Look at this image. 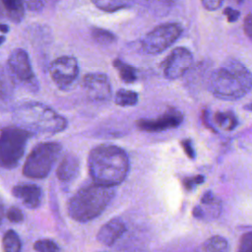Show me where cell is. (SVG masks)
Wrapping results in <instances>:
<instances>
[{
  "instance_id": "cell-19",
  "label": "cell",
  "mask_w": 252,
  "mask_h": 252,
  "mask_svg": "<svg viewBox=\"0 0 252 252\" xmlns=\"http://www.w3.org/2000/svg\"><path fill=\"white\" fill-rule=\"evenodd\" d=\"M214 120L219 126L228 131L233 130L238 125V120L232 111H218L214 115Z\"/></svg>"
},
{
  "instance_id": "cell-26",
  "label": "cell",
  "mask_w": 252,
  "mask_h": 252,
  "mask_svg": "<svg viewBox=\"0 0 252 252\" xmlns=\"http://www.w3.org/2000/svg\"><path fill=\"white\" fill-rule=\"evenodd\" d=\"M205 180L204 175H195V176H190V177H185L182 179V184L186 190H193L197 185L203 183Z\"/></svg>"
},
{
  "instance_id": "cell-10",
  "label": "cell",
  "mask_w": 252,
  "mask_h": 252,
  "mask_svg": "<svg viewBox=\"0 0 252 252\" xmlns=\"http://www.w3.org/2000/svg\"><path fill=\"white\" fill-rule=\"evenodd\" d=\"M193 55L186 47H176L162 62V71L165 78L175 80L181 77L192 65Z\"/></svg>"
},
{
  "instance_id": "cell-31",
  "label": "cell",
  "mask_w": 252,
  "mask_h": 252,
  "mask_svg": "<svg viewBox=\"0 0 252 252\" xmlns=\"http://www.w3.org/2000/svg\"><path fill=\"white\" fill-rule=\"evenodd\" d=\"M223 14L226 15L227 17V21L229 23H233V22H236L240 16V13L237 11V10H234L230 7H226L224 10H223Z\"/></svg>"
},
{
  "instance_id": "cell-17",
  "label": "cell",
  "mask_w": 252,
  "mask_h": 252,
  "mask_svg": "<svg viewBox=\"0 0 252 252\" xmlns=\"http://www.w3.org/2000/svg\"><path fill=\"white\" fill-rule=\"evenodd\" d=\"M2 5L6 11L7 18L14 23H19L24 17V2L19 0H2Z\"/></svg>"
},
{
  "instance_id": "cell-4",
  "label": "cell",
  "mask_w": 252,
  "mask_h": 252,
  "mask_svg": "<svg viewBox=\"0 0 252 252\" xmlns=\"http://www.w3.org/2000/svg\"><path fill=\"white\" fill-rule=\"evenodd\" d=\"M112 187L89 184L80 188L69 200L67 211L76 221L86 222L98 217L114 198Z\"/></svg>"
},
{
  "instance_id": "cell-21",
  "label": "cell",
  "mask_w": 252,
  "mask_h": 252,
  "mask_svg": "<svg viewBox=\"0 0 252 252\" xmlns=\"http://www.w3.org/2000/svg\"><path fill=\"white\" fill-rule=\"evenodd\" d=\"M114 100L119 106H133L138 102V94L134 91L121 89L116 92Z\"/></svg>"
},
{
  "instance_id": "cell-23",
  "label": "cell",
  "mask_w": 252,
  "mask_h": 252,
  "mask_svg": "<svg viewBox=\"0 0 252 252\" xmlns=\"http://www.w3.org/2000/svg\"><path fill=\"white\" fill-rule=\"evenodd\" d=\"M93 4L95 5L100 10H102L104 12H110V13L128 7V4L126 2H124V1H114V0H110V1H104V0L93 1Z\"/></svg>"
},
{
  "instance_id": "cell-24",
  "label": "cell",
  "mask_w": 252,
  "mask_h": 252,
  "mask_svg": "<svg viewBox=\"0 0 252 252\" xmlns=\"http://www.w3.org/2000/svg\"><path fill=\"white\" fill-rule=\"evenodd\" d=\"M33 248L37 252H59L57 244L50 239H39L35 241Z\"/></svg>"
},
{
  "instance_id": "cell-22",
  "label": "cell",
  "mask_w": 252,
  "mask_h": 252,
  "mask_svg": "<svg viewBox=\"0 0 252 252\" xmlns=\"http://www.w3.org/2000/svg\"><path fill=\"white\" fill-rule=\"evenodd\" d=\"M3 250L4 252H21L20 237L13 229L7 230L3 236Z\"/></svg>"
},
{
  "instance_id": "cell-7",
  "label": "cell",
  "mask_w": 252,
  "mask_h": 252,
  "mask_svg": "<svg viewBox=\"0 0 252 252\" xmlns=\"http://www.w3.org/2000/svg\"><path fill=\"white\" fill-rule=\"evenodd\" d=\"M181 32L182 27L178 23L160 24L143 36L141 47L148 54L160 53L173 44Z\"/></svg>"
},
{
  "instance_id": "cell-16",
  "label": "cell",
  "mask_w": 252,
  "mask_h": 252,
  "mask_svg": "<svg viewBox=\"0 0 252 252\" xmlns=\"http://www.w3.org/2000/svg\"><path fill=\"white\" fill-rule=\"evenodd\" d=\"M196 252H228V243L224 237L215 235L201 243Z\"/></svg>"
},
{
  "instance_id": "cell-34",
  "label": "cell",
  "mask_w": 252,
  "mask_h": 252,
  "mask_svg": "<svg viewBox=\"0 0 252 252\" xmlns=\"http://www.w3.org/2000/svg\"><path fill=\"white\" fill-rule=\"evenodd\" d=\"M193 216L197 219H203L204 218V212L203 209L200 206H196L193 209Z\"/></svg>"
},
{
  "instance_id": "cell-36",
  "label": "cell",
  "mask_w": 252,
  "mask_h": 252,
  "mask_svg": "<svg viewBox=\"0 0 252 252\" xmlns=\"http://www.w3.org/2000/svg\"><path fill=\"white\" fill-rule=\"evenodd\" d=\"M244 108H245V109H247V110L252 111V103H250V104H248V105H245V106H244Z\"/></svg>"
},
{
  "instance_id": "cell-35",
  "label": "cell",
  "mask_w": 252,
  "mask_h": 252,
  "mask_svg": "<svg viewBox=\"0 0 252 252\" xmlns=\"http://www.w3.org/2000/svg\"><path fill=\"white\" fill-rule=\"evenodd\" d=\"M8 30H9V27L7 25H5V24L1 25V32H7Z\"/></svg>"
},
{
  "instance_id": "cell-29",
  "label": "cell",
  "mask_w": 252,
  "mask_h": 252,
  "mask_svg": "<svg viewBox=\"0 0 252 252\" xmlns=\"http://www.w3.org/2000/svg\"><path fill=\"white\" fill-rule=\"evenodd\" d=\"M243 31L245 34L252 38V13H249L243 21Z\"/></svg>"
},
{
  "instance_id": "cell-18",
  "label": "cell",
  "mask_w": 252,
  "mask_h": 252,
  "mask_svg": "<svg viewBox=\"0 0 252 252\" xmlns=\"http://www.w3.org/2000/svg\"><path fill=\"white\" fill-rule=\"evenodd\" d=\"M112 64H113V67L117 70V73L120 79L124 83L131 84L137 80V70L133 66L123 62L119 58L114 59Z\"/></svg>"
},
{
  "instance_id": "cell-5",
  "label": "cell",
  "mask_w": 252,
  "mask_h": 252,
  "mask_svg": "<svg viewBox=\"0 0 252 252\" xmlns=\"http://www.w3.org/2000/svg\"><path fill=\"white\" fill-rule=\"evenodd\" d=\"M61 148L57 142H43L36 145L26 158L24 175L34 179L46 177L60 155Z\"/></svg>"
},
{
  "instance_id": "cell-9",
  "label": "cell",
  "mask_w": 252,
  "mask_h": 252,
  "mask_svg": "<svg viewBox=\"0 0 252 252\" xmlns=\"http://www.w3.org/2000/svg\"><path fill=\"white\" fill-rule=\"evenodd\" d=\"M49 75L58 89H69L79 75L78 61L73 56L63 55L54 59L49 65Z\"/></svg>"
},
{
  "instance_id": "cell-28",
  "label": "cell",
  "mask_w": 252,
  "mask_h": 252,
  "mask_svg": "<svg viewBox=\"0 0 252 252\" xmlns=\"http://www.w3.org/2000/svg\"><path fill=\"white\" fill-rule=\"evenodd\" d=\"M180 145L183 148L186 156L190 158H195V151L193 148V144L191 142V140L189 139H184L182 141H180Z\"/></svg>"
},
{
  "instance_id": "cell-14",
  "label": "cell",
  "mask_w": 252,
  "mask_h": 252,
  "mask_svg": "<svg viewBox=\"0 0 252 252\" xmlns=\"http://www.w3.org/2000/svg\"><path fill=\"white\" fill-rule=\"evenodd\" d=\"M126 230V225L122 220L114 218L104 223L96 234V239L99 243L110 246L112 245Z\"/></svg>"
},
{
  "instance_id": "cell-32",
  "label": "cell",
  "mask_w": 252,
  "mask_h": 252,
  "mask_svg": "<svg viewBox=\"0 0 252 252\" xmlns=\"http://www.w3.org/2000/svg\"><path fill=\"white\" fill-rule=\"evenodd\" d=\"M217 200V198L214 196V194L211 191H207L203 194L201 198V204L202 205H209L214 203Z\"/></svg>"
},
{
  "instance_id": "cell-33",
  "label": "cell",
  "mask_w": 252,
  "mask_h": 252,
  "mask_svg": "<svg viewBox=\"0 0 252 252\" xmlns=\"http://www.w3.org/2000/svg\"><path fill=\"white\" fill-rule=\"evenodd\" d=\"M25 4H26L27 8L30 10L39 11L43 7L44 2L43 1H26Z\"/></svg>"
},
{
  "instance_id": "cell-30",
  "label": "cell",
  "mask_w": 252,
  "mask_h": 252,
  "mask_svg": "<svg viewBox=\"0 0 252 252\" xmlns=\"http://www.w3.org/2000/svg\"><path fill=\"white\" fill-rule=\"evenodd\" d=\"M202 5L204 6L205 9H207L209 11H215V10H218L222 5V1H220V0H205V1H202Z\"/></svg>"
},
{
  "instance_id": "cell-3",
  "label": "cell",
  "mask_w": 252,
  "mask_h": 252,
  "mask_svg": "<svg viewBox=\"0 0 252 252\" xmlns=\"http://www.w3.org/2000/svg\"><path fill=\"white\" fill-rule=\"evenodd\" d=\"M17 126L32 132L55 134L67 127L65 117L51 107L36 101H28L17 105L12 112Z\"/></svg>"
},
{
  "instance_id": "cell-6",
  "label": "cell",
  "mask_w": 252,
  "mask_h": 252,
  "mask_svg": "<svg viewBox=\"0 0 252 252\" xmlns=\"http://www.w3.org/2000/svg\"><path fill=\"white\" fill-rule=\"evenodd\" d=\"M31 135L32 133L19 126L2 128L0 137V163L2 167L10 169L18 165Z\"/></svg>"
},
{
  "instance_id": "cell-15",
  "label": "cell",
  "mask_w": 252,
  "mask_h": 252,
  "mask_svg": "<svg viewBox=\"0 0 252 252\" xmlns=\"http://www.w3.org/2000/svg\"><path fill=\"white\" fill-rule=\"evenodd\" d=\"M80 170V160L78 157L72 153L66 154L59 162L56 175L59 180L69 182L75 179Z\"/></svg>"
},
{
  "instance_id": "cell-25",
  "label": "cell",
  "mask_w": 252,
  "mask_h": 252,
  "mask_svg": "<svg viewBox=\"0 0 252 252\" xmlns=\"http://www.w3.org/2000/svg\"><path fill=\"white\" fill-rule=\"evenodd\" d=\"M236 252H252V231L246 232L240 237Z\"/></svg>"
},
{
  "instance_id": "cell-13",
  "label": "cell",
  "mask_w": 252,
  "mask_h": 252,
  "mask_svg": "<svg viewBox=\"0 0 252 252\" xmlns=\"http://www.w3.org/2000/svg\"><path fill=\"white\" fill-rule=\"evenodd\" d=\"M12 194L15 198L22 201V203L29 209H35L39 206L41 201V188L33 183H21L12 188Z\"/></svg>"
},
{
  "instance_id": "cell-2",
  "label": "cell",
  "mask_w": 252,
  "mask_h": 252,
  "mask_svg": "<svg viewBox=\"0 0 252 252\" xmlns=\"http://www.w3.org/2000/svg\"><path fill=\"white\" fill-rule=\"evenodd\" d=\"M209 90L220 99H239L252 90V73L238 60L229 58L212 73Z\"/></svg>"
},
{
  "instance_id": "cell-20",
  "label": "cell",
  "mask_w": 252,
  "mask_h": 252,
  "mask_svg": "<svg viewBox=\"0 0 252 252\" xmlns=\"http://www.w3.org/2000/svg\"><path fill=\"white\" fill-rule=\"evenodd\" d=\"M91 35L93 39L100 45H108L116 40V35L113 32L97 27L91 28Z\"/></svg>"
},
{
  "instance_id": "cell-8",
  "label": "cell",
  "mask_w": 252,
  "mask_h": 252,
  "mask_svg": "<svg viewBox=\"0 0 252 252\" xmlns=\"http://www.w3.org/2000/svg\"><path fill=\"white\" fill-rule=\"evenodd\" d=\"M7 68L12 81L27 86L30 91L37 89V82L26 50L22 48L14 49L7 60Z\"/></svg>"
},
{
  "instance_id": "cell-11",
  "label": "cell",
  "mask_w": 252,
  "mask_h": 252,
  "mask_svg": "<svg viewBox=\"0 0 252 252\" xmlns=\"http://www.w3.org/2000/svg\"><path fill=\"white\" fill-rule=\"evenodd\" d=\"M182 113L175 108H169L164 113L155 119L141 118L136 122V125L141 131L157 133L172 128H177L182 123Z\"/></svg>"
},
{
  "instance_id": "cell-12",
  "label": "cell",
  "mask_w": 252,
  "mask_h": 252,
  "mask_svg": "<svg viewBox=\"0 0 252 252\" xmlns=\"http://www.w3.org/2000/svg\"><path fill=\"white\" fill-rule=\"evenodd\" d=\"M82 86L92 100L105 101L111 97V85L105 74H86L82 79Z\"/></svg>"
},
{
  "instance_id": "cell-1",
  "label": "cell",
  "mask_w": 252,
  "mask_h": 252,
  "mask_svg": "<svg viewBox=\"0 0 252 252\" xmlns=\"http://www.w3.org/2000/svg\"><path fill=\"white\" fill-rule=\"evenodd\" d=\"M127 153L115 145H99L89 154V172L94 183L113 187L124 181L129 171Z\"/></svg>"
},
{
  "instance_id": "cell-27",
  "label": "cell",
  "mask_w": 252,
  "mask_h": 252,
  "mask_svg": "<svg viewBox=\"0 0 252 252\" xmlns=\"http://www.w3.org/2000/svg\"><path fill=\"white\" fill-rule=\"evenodd\" d=\"M7 219L11 222H21L24 220V215L18 207L12 206L7 211Z\"/></svg>"
}]
</instances>
